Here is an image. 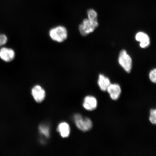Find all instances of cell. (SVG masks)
I'll list each match as a JSON object with an SVG mask.
<instances>
[{
  "label": "cell",
  "instance_id": "obj_1",
  "mask_svg": "<svg viewBox=\"0 0 156 156\" xmlns=\"http://www.w3.org/2000/svg\"><path fill=\"white\" fill-rule=\"evenodd\" d=\"M49 34L52 40L58 43L64 42L67 39L68 37L67 29L61 25L51 29Z\"/></svg>",
  "mask_w": 156,
  "mask_h": 156
},
{
  "label": "cell",
  "instance_id": "obj_2",
  "mask_svg": "<svg viewBox=\"0 0 156 156\" xmlns=\"http://www.w3.org/2000/svg\"><path fill=\"white\" fill-rule=\"evenodd\" d=\"M118 62L119 64L126 73L131 72L133 66L132 58L125 49L120 51L119 53Z\"/></svg>",
  "mask_w": 156,
  "mask_h": 156
},
{
  "label": "cell",
  "instance_id": "obj_3",
  "mask_svg": "<svg viewBox=\"0 0 156 156\" xmlns=\"http://www.w3.org/2000/svg\"><path fill=\"white\" fill-rule=\"evenodd\" d=\"M74 118L76 126L82 131L87 132L92 129L93 123L89 118H83L79 114H76Z\"/></svg>",
  "mask_w": 156,
  "mask_h": 156
},
{
  "label": "cell",
  "instance_id": "obj_4",
  "mask_svg": "<svg viewBox=\"0 0 156 156\" xmlns=\"http://www.w3.org/2000/svg\"><path fill=\"white\" fill-rule=\"evenodd\" d=\"M98 27L87 19H85L79 25V30L82 36H85L93 33Z\"/></svg>",
  "mask_w": 156,
  "mask_h": 156
},
{
  "label": "cell",
  "instance_id": "obj_5",
  "mask_svg": "<svg viewBox=\"0 0 156 156\" xmlns=\"http://www.w3.org/2000/svg\"><path fill=\"white\" fill-rule=\"evenodd\" d=\"M135 39L136 41L139 43L140 47L142 48H147L151 45V38L149 35L145 32L140 31L136 33Z\"/></svg>",
  "mask_w": 156,
  "mask_h": 156
},
{
  "label": "cell",
  "instance_id": "obj_6",
  "mask_svg": "<svg viewBox=\"0 0 156 156\" xmlns=\"http://www.w3.org/2000/svg\"><path fill=\"white\" fill-rule=\"evenodd\" d=\"M107 91L113 100H118L122 93L121 88L118 83H112L109 86Z\"/></svg>",
  "mask_w": 156,
  "mask_h": 156
},
{
  "label": "cell",
  "instance_id": "obj_7",
  "mask_svg": "<svg viewBox=\"0 0 156 156\" xmlns=\"http://www.w3.org/2000/svg\"><path fill=\"white\" fill-rule=\"evenodd\" d=\"M15 55L14 51L12 49L3 47L0 49V58L5 62L12 61L14 59Z\"/></svg>",
  "mask_w": 156,
  "mask_h": 156
},
{
  "label": "cell",
  "instance_id": "obj_8",
  "mask_svg": "<svg viewBox=\"0 0 156 156\" xmlns=\"http://www.w3.org/2000/svg\"><path fill=\"white\" fill-rule=\"evenodd\" d=\"M32 94L35 101L38 103L42 102L46 96L45 91L44 89L38 85L35 86L33 88Z\"/></svg>",
  "mask_w": 156,
  "mask_h": 156
},
{
  "label": "cell",
  "instance_id": "obj_9",
  "mask_svg": "<svg viewBox=\"0 0 156 156\" xmlns=\"http://www.w3.org/2000/svg\"><path fill=\"white\" fill-rule=\"evenodd\" d=\"M83 106L84 108L87 110H95L98 106L97 99L92 96H87L84 99Z\"/></svg>",
  "mask_w": 156,
  "mask_h": 156
},
{
  "label": "cell",
  "instance_id": "obj_10",
  "mask_svg": "<svg viewBox=\"0 0 156 156\" xmlns=\"http://www.w3.org/2000/svg\"><path fill=\"white\" fill-rule=\"evenodd\" d=\"M98 84L101 90L107 91V89L111 84V81L108 77L103 74L99 75Z\"/></svg>",
  "mask_w": 156,
  "mask_h": 156
},
{
  "label": "cell",
  "instance_id": "obj_11",
  "mask_svg": "<svg viewBox=\"0 0 156 156\" xmlns=\"http://www.w3.org/2000/svg\"><path fill=\"white\" fill-rule=\"evenodd\" d=\"M58 131L63 138H67L70 133V126L67 122H62L58 125Z\"/></svg>",
  "mask_w": 156,
  "mask_h": 156
},
{
  "label": "cell",
  "instance_id": "obj_12",
  "mask_svg": "<svg viewBox=\"0 0 156 156\" xmlns=\"http://www.w3.org/2000/svg\"><path fill=\"white\" fill-rule=\"evenodd\" d=\"M87 19L95 24L99 26L98 20V13L96 11L93 9L88 10L87 11Z\"/></svg>",
  "mask_w": 156,
  "mask_h": 156
},
{
  "label": "cell",
  "instance_id": "obj_13",
  "mask_svg": "<svg viewBox=\"0 0 156 156\" xmlns=\"http://www.w3.org/2000/svg\"><path fill=\"white\" fill-rule=\"evenodd\" d=\"M39 130L41 133L43 134L46 137H48L50 136L49 128L44 125H41L39 126Z\"/></svg>",
  "mask_w": 156,
  "mask_h": 156
},
{
  "label": "cell",
  "instance_id": "obj_14",
  "mask_svg": "<svg viewBox=\"0 0 156 156\" xmlns=\"http://www.w3.org/2000/svg\"><path fill=\"white\" fill-rule=\"evenodd\" d=\"M149 120L151 124L156 125V108L150 111Z\"/></svg>",
  "mask_w": 156,
  "mask_h": 156
},
{
  "label": "cell",
  "instance_id": "obj_15",
  "mask_svg": "<svg viewBox=\"0 0 156 156\" xmlns=\"http://www.w3.org/2000/svg\"><path fill=\"white\" fill-rule=\"evenodd\" d=\"M149 77L152 83L156 84V68H154L150 71Z\"/></svg>",
  "mask_w": 156,
  "mask_h": 156
},
{
  "label": "cell",
  "instance_id": "obj_16",
  "mask_svg": "<svg viewBox=\"0 0 156 156\" xmlns=\"http://www.w3.org/2000/svg\"><path fill=\"white\" fill-rule=\"evenodd\" d=\"M8 38L6 35L0 34V47L6 44Z\"/></svg>",
  "mask_w": 156,
  "mask_h": 156
}]
</instances>
